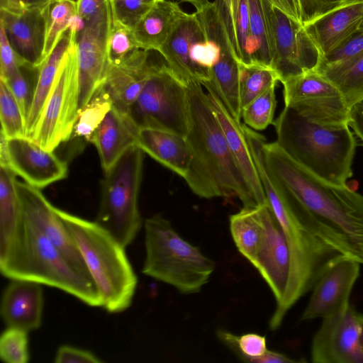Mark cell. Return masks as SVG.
I'll use <instances>...</instances> for the list:
<instances>
[{"label":"cell","mask_w":363,"mask_h":363,"mask_svg":"<svg viewBox=\"0 0 363 363\" xmlns=\"http://www.w3.org/2000/svg\"><path fill=\"white\" fill-rule=\"evenodd\" d=\"M250 35L248 0H241L233 45L234 52L239 63L241 62L245 43Z\"/></svg>","instance_id":"cell-45"},{"label":"cell","mask_w":363,"mask_h":363,"mask_svg":"<svg viewBox=\"0 0 363 363\" xmlns=\"http://www.w3.org/2000/svg\"><path fill=\"white\" fill-rule=\"evenodd\" d=\"M204 39L205 33L196 12L190 13L184 11L158 52L184 82L199 83L189 53L192 44Z\"/></svg>","instance_id":"cell-25"},{"label":"cell","mask_w":363,"mask_h":363,"mask_svg":"<svg viewBox=\"0 0 363 363\" xmlns=\"http://www.w3.org/2000/svg\"><path fill=\"white\" fill-rule=\"evenodd\" d=\"M25 9L21 0H0V9L21 13Z\"/></svg>","instance_id":"cell-52"},{"label":"cell","mask_w":363,"mask_h":363,"mask_svg":"<svg viewBox=\"0 0 363 363\" xmlns=\"http://www.w3.org/2000/svg\"><path fill=\"white\" fill-rule=\"evenodd\" d=\"M77 30L79 29L74 20L39 67L34 99L26 123V138L31 136L36 127L62 61L69 48L74 33Z\"/></svg>","instance_id":"cell-28"},{"label":"cell","mask_w":363,"mask_h":363,"mask_svg":"<svg viewBox=\"0 0 363 363\" xmlns=\"http://www.w3.org/2000/svg\"><path fill=\"white\" fill-rule=\"evenodd\" d=\"M275 87H271L242 109L241 118L245 125L257 131L273 123L277 106Z\"/></svg>","instance_id":"cell-39"},{"label":"cell","mask_w":363,"mask_h":363,"mask_svg":"<svg viewBox=\"0 0 363 363\" xmlns=\"http://www.w3.org/2000/svg\"><path fill=\"white\" fill-rule=\"evenodd\" d=\"M138 49L140 48L133 29L125 26L112 16L107 43L108 63L118 65Z\"/></svg>","instance_id":"cell-40"},{"label":"cell","mask_w":363,"mask_h":363,"mask_svg":"<svg viewBox=\"0 0 363 363\" xmlns=\"http://www.w3.org/2000/svg\"><path fill=\"white\" fill-rule=\"evenodd\" d=\"M280 82L276 70L260 63H239V94L241 109ZM242 112V111H241Z\"/></svg>","instance_id":"cell-32"},{"label":"cell","mask_w":363,"mask_h":363,"mask_svg":"<svg viewBox=\"0 0 363 363\" xmlns=\"http://www.w3.org/2000/svg\"><path fill=\"white\" fill-rule=\"evenodd\" d=\"M112 21L110 1L94 16L84 21L76 34L79 70V110L102 83L108 66L107 43Z\"/></svg>","instance_id":"cell-12"},{"label":"cell","mask_w":363,"mask_h":363,"mask_svg":"<svg viewBox=\"0 0 363 363\" xmlns=\"http://www.w3.org/2000/svg\"><path fill=\"white\" fill-rule=\"evenodd\" d=\"M116 0H109L110 2H113V1H115Z\"/></svg>","instance_id":"cell-58"},{"label":"cell","mask_w":363,"mask_h":363,"mask_svg":"<svg viewBox=\"0 0 363 363\" xmlns=\"http://www.w3.org/2000/svg\"><path fill=\"white\" fill-rule=\"evenodd\" d=\"M360 313L347 303L323 318L312 339L315 363H363L359 346Z\"/></svg>","instance_id":"cell-13"},{"label":"cell","mask_w":363,"mask_h":363,"mask_svg":"<svg viewBox=\"0 0 363 363\" xmlns=\"http://www.w3.org/2000/svg\"><path fill=\"white\" fill-rule=\"evenodd\" d=\"M195 12L206 38L216 41L221 49L220 60L210 71V81L203 86L212 89L230 113L241 121L239 62L233 50L224 6L220 0H214Z\"/></svg>","instance_id":"cell-11"},{"label":"cell","mask_w":363,"mask_h":363,"mask_svg":"<svg viewBox=\"0 0 363 363\" xmlns=\"http://www.w3.org/2000/svg\"><path fill=\"white\" fill-rule=\"evenodd\" d=\"M9 246L0 253L1 274L9 279L32 281L62 290L85 304L102 308L96 284L79 274L37 226L23 213Z\"/></svg>","instance_id":"cell-4"},{"label":"cell","mask_w":363,"mask_h":363,"mask_svg":"<svg viewBox=\"0 0 363 363\" xmlns=\"http://www.w3.org/2000/svg\"><path fill=\"white\" fill-rule=\"evenodd\" d=\"M16 176L7 166L0 165V252L12 242L23 220Z\"/></svg>","instance_id":"cell-30"},{"label":"cell","mask_w":363,"mask_h":363,"mask_svg":"<svg viewBox=\"0 0 363 363\" xmlns=\"http://www.w3.org/2000/svg\"><path fill=\"white\" fill-rule=\"evenodd\" d=\"M207 98L221 126L230 154L242 174L257 206L267 201L244 132L243 123L235 119L225 108L216 93L210 87Z\"/></svg>","instance_id":"cell-21"},{"label":"cell","mask_w":363,"mask_h":363,"mask_svg":"<svg viewBox=\"0 0 363 363\" xmlns=\"http://www.w3.org/2000/svg\"><path fill=\"white\" fill-rule=\"evenodd\" d=\"M151 52L138 49L121 63L108 64L102 84L121 111L128 113L156 65Z\"/></svg>","instance_id":"cell-20"},{"label":"cell","mask_w":363,"mask_h":363,"mask_svg":"<svg viewBox=\"0 0 363 363\" xmlns=\"http://www.w3.org/2000/svg\"><path fill=\"white\" fill-rule=\"evenodd\" d=\"M1 133L6 138L26 137V121L7 84L0 79Z\"/></svg>","instance_id":"cell-37"},{"label":"cell","mask_w":363,"mask_h":363,"mask_svg":"<svg viewBox=\"0 0 363 363\" xmlns=\"http://www.w3.org/2000/svg\"><path fill=\"white\" fill-rule=\"evenodd\" d=\"M41 285L28 280H11L3 291L0 305L1 316L6 327L29 333L41 326L44 306Z\"/></svg>","instance_id":"cell-23"},{"label":"cell","mask_w":363,"mask_h":363,"mask_svg":"<svg viewBox=\"0 0 363 363\" xmlns=\"http://www.w3.org/2000/svg\"><path fill=\"white\" fill-rule=\"evenodd\" d=\"M248 3L250 31L262 44L259 62L272 66L276 50L272 6L267 0H248Z\"/></svg>","instance_id":"cell-31"},{"label":"cell","mask_w":363,"mask_h":363,"mask_svg":"<svg viewBox=\"0 0 363 363\" xmlns=\"http://www.w3.org/2000/svg\"><path fill=\"white\" fill-rule=\"evenodd\" d=\"M275 9L280 11L296 23L303 26V9L301 0H267Z\"/></svg>","instance_id":"cell-48"},{"label":"cell","mask_w":363,"mask_h":363,"mask_svg":"<svg viewBox=\"0 0 363 363\" xmlns=\"http://www.w3.org/2000/svg\"><path fill=\"white\" fill-rule=\"evenodd\" d=\"M45 9V41L44 60L52 51L63 33L71 26L77 16L74 0H52Z\"/></svg>","instance_id":"cell-35"},{"label":"cell","mask_w":363,"mask_h":363,"mask_svg":"<svg viewBox=\"0 0 363 363\" xmlns=\"http://www.w3.org/2000/svg\"><path fill=\"white\" fill-rule=\"evenodd\" d=\"M143 151L133 145L106 172L96 221L124 247L130 245L143 225L138 195L143 176Z\"/></svg>","instance_id":"cell-7"},{"label":"cell","mask_w":363,"mask_h":363,"mask_svg":"<svg viewBox=\"0 0 363 363\" xmlns=\"http://www.w3.org/2000/svg\"><path fill=\"white\" fill-rule=\"evenodd\" d=\"M139 130L128 113L121 111L113 106L94 133L90 141L97 149L104 172L128 149L136 145Z\"/></svg>","instance_id":"cell-24"},{"label":"cell","mask_w":363,"mask_h":363,"mask_svg":"<svg viewBox=\"0 0 363 363\" xmlns=\"http://www.w3.org/2000/svg\"><path fill=\"white\" fill-rule=\"evenodd\" d=\"M38 71L39 67L26 63L9 79H3L18 101L26 123L34 99Z\"/></svg>","instance_id":"cell-38"},{"label":"cell","mask_w":363,"mask_h":363,"mask_svg":"<svg viewBox=\"0 0 363 363\" xmlns=\"http://www.w3.org/2000/svg\"><path fill=\"white\" fill-rule=\"evenodd\" d=\"M281 83L284 106L320 125H349L350 108L342 92L318 69L286 78Z\"/></svg>","instance_id":"cell-10"},{"label":"cell","mask_w":363,"mask_h":363,"mask_svg":"<svg viewBox=\"0 0 363 363\" xmlns=\"http://www.w3.org/2000/svg\"><path fill=\"white\" fill-rule=\"evenodd\" d=\"M361 2H363V0H342L338 7Z\"/></svg>","instance_id":"cell-56"},{"label":"cell","mask_w":363,"mask_h":363,"mask_svg":"<svg viewBox=\"0 0 363 363\" xmlns=\"http://www.w3.org/2000/svg\"><path fill=\"white\" fill-rule=\"evenodd\" d=\"M272 124L278 145L315 176L337 185L352 176L356 140L349 125H320L289 106Z\"/></svg>","instance_id":"cell-3"},{"label":"cell","mask_w":363,"mask_h":363,"mask_svg":"<svg viewBox=\"0 0 363 363\" xmlns=\"http://www.w3.org/2000/svg\"><path fill=\"white\" fill-rule=\"evenodd\" d=\"M266 167L277 184L318 220L342 235L363 264V196L346 184L315 176L276 142L263 145Z\"/></svg>","instance_id":"cell-2"},{"label":"cell","mask_w":363,"mask_h":363,"mask_svg":"<svg viewBox=\"0 0 363 363\" xmlns=\"http://www.w3.org/2000/svg\"><path fill=\"white\" fill-rule=\"evenodd\" d=\"M216 336L240 360L245 362L257 363L259 358L269 351L266 337L258 333H247L237 335L229 330L218 329Z\"/></svg>","instance_id":"cell-36"},{"label":"cell","mask_w":363,"mask_h":363,"mask_svg":"<svg viewBox=\"0 0 363 363\" xmlns=\"http://www.w3.org/2000/svg\"><path fill=\"white\" fill-rule=\"evenodd\" d=\"M354 259L344 257L332 264L312 289L309 301L301 321L323 318L349 303V298L360 273Z\"/></svg>","instance_id":"cell-17"},{"label":"cell","mask_w":363,"mask_h":363,"mask_svg":"<svg viewBox=\"0 0 363 363\" xmlns=\"http://www.w3.org/2000/svg\"><path fill=\"white\" fill-rule=\"evenodd\" d=\"M108 0H77V16L86 21L96 14Z\"/></svg>","instance_id":"cell-49"},{"label":"cell","mask_w":363,"mask_h":363,"mask_svg":"<svg viewBox=\"0 0 363 363\" xmlns=\"http://www.w3.org/2000/svg\"><path fill=\"white\" fill-rule=\"evenodd\" d=\"M181 2H186L194 6L196 9H199L207 4L210 0H179Z\"/></svg>","instance_id":"cell-54"},{"label":"cell","mask_w":363,"mask_h":363,"mask_svg":"<svg viewBox=\"0 0 363 363\" xmlns=\"http://www.w3.org/2000/svg\"><path fill=\"white\" fill-rule=\"evenodd\" d=\"M275 35V55L272 67L280 82L304 72L317 69L321 57L308 36L303 26L272 6Z\"/></svg>","instance_id":"cell-15"},{"label":"cell","mask_w":363,"mask_h":363,"mask_svg":"<svg viewBox=\"0 0 363 363\" xmlns=\"http://www.w3.org/2000/svg\"><path fill=\"white\" fill-rule=\"evenodd\" d=\"M21 1H22L23 4V1H24V0H21ZM23 6H24V5H23Z\"/></svg>","instance_id":"cell-60"},{"label":"cell","mask_w":363,"mask_h":363,"mask_svg":"<svg viewBox=\"0 0 363 363\" xmlns=\"http://www.w3.org/2000/svg\"><path fill=\"white\" fill-rule=\"evenodd\" d=\"M78 31V30H77ZM76 31L59 68L36 127L29 138L54 151L72 135L79 111V70Z\"/></svg>","instance_id":"cell-9"},{"label":"cell","mask_w":363,"mask_h":363,"mask_svg":"<svg viewBox=\"0 0 363 363\" xmlns=\"http://www.w3.org/2000/svg\"><path fill=\"white\" fill-rule=\"evenodd\" d=\"M221 1L223 2L224 8L225 9L228 26L233 47L236 31L237 20L241 0H221Z\"/></svg>","instance_id":"cell-50"},{"label":"cell","mask_w":363,"mask_h":363,"mask_svg":"<svg viewBox=\"0 0 363 363\" xmlns=\"http://www.w3.org/2000/svg\"><path fill=\"white\" fill-rule=\"evenodd\" d=\"M128 114L139 128L186 136L189 128L187 83L165 63L155 66Z\"/></svg>","instance_id":"cell-8"},{"label":"cell","mask_w":363,"mask_h":363,"mask_svg":"<svg viewBox=\"0 0 363 363\" xmlns=\"http://www.w3.org/2000/svg\"><path fill=\"white\" fill-rule=\"evenodd\" d=\"M113 106V101L101 83L88 103L78 111L72 138L90 143L94 133Z\"/></svg>","instance_id":"cell-34"},{"label":"cell","mask_w":363,"mask_h":363,"mask_svg":"<svg viewBox=\"0 0 363 363\" xmlns=\"http://www.w3.org/2000/svg\"><path fill=\"white\" fill-rule=\"evenodd\" d=\"M150 1H156V0H150Z\"/></svg>","instance_id":"cell-59"},{"label":"cell","mask_w":363,"mask_h":363,"mask_svg":"<svg viewBox=\"0 0 363 363\" xmlns=\"http://www.w3.org/2000/svg\"><path fill=\"white\" fill-rule=\"evenodd\" d=\"M348 124L363 144V100L350 108Z\"/></svg>","instance_id":"cell-51"},{"label":"cell","mask_w":363,"mask_h":363,"mask_svg":"<svg viewBox=\"0 0 363 363\" xmlns=\"http://www.w3.org/2000/svg\"><path fill=\"white\" fill-rule=\"evenodd\" d=\"M28 332L6 327L0 337V359L6 363H27L30 359Z\"/></svg>","instance_id":"cell-41"},{"label":"cell","mask_w":363,"mask_h":363,"mask_svg":"<svg viewBox=\"0 0 363 363\" xmlns=\"http://www.w3.org/2000/svg\"><path fill=\"white\" fill-rule=\"evenodd\" d=\"M153 3L150 0H116L110 2L113 17L132 29Z\"/></svg>","instance_id":"cell-43"},{"label":"cell","mask_w":363,"mask_h":363,"mask_svg":"<svg viewBox=\"0 0 363 363\" xmlns=\"http://www.w3.org/2000/svg\"><path fill=\"white\" fill-rule=\"evenodd\" d=\"M51 1L52 0H24L23 5L25 8L43 7Z\"/></svg>","instance_id":"cell-53"},{"label":"cell","mask_w":363,"mask_h":363,"mask_svg":"<svg viewBox=\"0 0 363 363\" xmlns=\"http://www.w3.org/2000/svg\"><path fill=\"white\" fill-rule=\"evenodd\" d=\"M45 7L26 8L21 13L0 9V26L10 45L22 59L35 67L44 60Z\"/></svg>","instance_id":"cell-19"},{"label":"cell","mask_w":363,"mask_h":363,"mask_svg":"<svg viewBox=\"0 0 363 363\" xmlns=\"http://www.w3.org/2000/svg\"><path fill=\"white\" fill-rule=\"evenodd\" d=\"M359 32L363 33V21H362V22L361 23L360 27H359Z\"/></svg>","instance_id":"cell-57"},{"label":"cell","mask_w":363,"mask_h":363,"mask_svg":"<svg viewBox=\"0 0 363 363\" xmlns=\"http://www.w3.org/2000/svg\"><path fill=\"white\" fill-rule=\"evenodd\" d=\"M360 320V333H359V346L361 349V352L363 356V314H360L359 315Z\"/></svg>","instance_id":"cell-55"},{"label":"cell","mask_w":363,"mask_h":363,"mask_svg":"<svg viewBox=\"0 0 363 363\" xmlns=\"http://www.w3.org/2000/svg\"><path fill=\"white\" fill-rule=\"evenodd\" d=\"M362 56L363 33L358 32L339 48L322 57L318 68L347 65Z\"/></svg>","instance_id":"cell-42"},{"label":"cell","mask_w":363,"mask_h":363,"mask_svg":"<svg viewBox=\"0 0 363 363\" xmlns=\"http://www.w3.org/2000/svg\"><path fill=\"white\" fill-rule=\"evenodd\" d=\"M265 235L259 257L254 267L270 289L275 307L284 300L289 274V252L281 225L267 201L259 205Z\"/></svg>","instance_id":"cell-18"},{"label":"cell","mask_w":363,"mask_h":363,"mask_svg":"<svg viewBox=\"0 0 363 363\" xmlns=\"http://www.w3.org/2000/svg\"><path fill=\"white\" fill-rule=\"evenodd\" d=\"M301 1L303 9V24H305L337 8L342 0Z\"/></svg>","instance_id":"cell-47"},{"label":"cell","mask_w":363,"mask_h":363,"mask_svg":"<svg viewBox=\"0 0 363 363\" xmlns=\"http://www.w3.org/2000/svg\"><path fill=\"white\" fill-rule=\"evenodd\" d=\"M144 231L143 274L172 286L182 294L200 292L216 269L214 261L182 237L160 214L145 220Z\"/></svg>","instance_id":"cell-6"},{"label":"cell","mask_w":363,"mask_h":363,"mask_svg":"<svg viewBox=\"0 0 363 363\" xmlns=\"http://www.w3.org/2000/svg\"><path fill=\"white\" fill-rule=\"evenodd\" d=\"M136 145L182 177L188 173L192 157L186 137L158 129L140 128Z\"/></svg>","instance_id":"cell-26"},{"label":"cell","mask_w":363,"mask_h":363,"mask_svg":"<svg viewBox=\"0 0 363 363\" xmlns=\"http://www.w3.org/2000/svg\"><path fill=\"white\" fill-rule=\"evenodd\" d=\"M201 86L198 82L187 83L189 128L185 137L192 159L184 179L201 198H237L244 207L257 206Z\"/></svg>","instance_id":"cell-1"},{"label":"cell","mask_w":363,"mask_h":363,"mask_svg":"<svg viewBox=\"0 0 363 363\" xmlns=\"http://www.w3.org/2000/svg\"><path fill=\"white\" fill-rule=\"evenodd\" d=\"M318 70L337 86L350 108L363 100V56L347 65Z\"/></svg>","instance_id":"cell-33"},{"label":"cell","mask_w":363,"mask_h":363,"mask_svg":"<svg viewBox=\"0 0 363 363\" xmlns=\"http://www.w3.org/2000/svg\"><path fill=\"white\" fill-rule=\"evenodd\" d=\"M362 21L361 2L336 8L303 24V28L322 58L358 33Z\"/></svg>","instance_id":"cell-22"},{"label":"cell","mask_w":363,"mask_h":363,"mask_svg":"<svg viewBox=\"0 0 363 363\" xmlns=\"http://www.w3.org/2000/svg\"><path fill=\"white\" fill-rule=\"evenodd\" d=\"M183 11L178 1H155L133 28L138 48L158 52Z\"/></svg>","instance_id":"cell-27"},{"label":"cell","mask_w":363,"mask_h":363,"mask_svg":"<svg viewBox=\"0 0 363 363\" xmlns=\"http://www.w3.org/2000/svg\"><path fill=\"white\" fill-rule=\"evenodd\" d=\"M0 165L39 189L66 178L68 172L65 162L26 137L6 138V155Z\"/></svg>","instance_id":"cell-16"},{"label":"cell","mask_w":363,"mask_h":363,"mask_svg":"<svg viewBox=\"0 0 363 363\" xmlns=\"http://www.w3.org/2000/svg\"><path fill=\"white\" fill-rule=\"evenodd\" d=\"M229 226L238 250L255 267L262 252L265 235L259 206H242L238 212L230 216Z\"/></svg>","instance_id":"cell-29"},{"label":"cell","mask_w":363,"mask_h":363,"mask_svg":"<svg viewBox=\"0 0 363 363\" xmlns=\"http://www.w3.org/2000/svg\"><path fill=\"white\" fill-rule=\"evenodd\" d=\"M16 184L24 216L40 229L79 274L94 283L74 239L56 213L55 206L39 189L18 180Z\"/></svg>","instance_id":"cell-14"},{"label":"cell","mask_w":363,"mask_h":363,"mask_svg":"<svg viewBox=\"0 0 363 363\" xmlns=\"http://www.w3.org/2000/svg\"><path fill=\"white\" fill-rule=\"evenodd\" d=\"M26 63L11 47L0 26V79L7 80Z\"/></svg>","instance_id":"cell-44"},{"label":"cell","mask_w":363,"mask_h":363,"mask_svg":"<svg viewBox=\"0 0 363 363\" xmlns=\"http://www.w3.org/2000/svg\"><path fill=\"white\" fill-rule=\"evenodd\" d=\"M54 362L55 363H100L103 361L87 350L62 345L57 348Z\"/></svg>","instance_id":"cell-46"},{"label":"cell","mask_w":363,"mask_h":363,"mask_svg":"<svg viewBox=\"0 0 363 363\" xmlns=\"http://www.w3.org/2000/svg\"><path fill=\"white\" fill-rule=\"evenodd\" d=\"M86 263L102 298V308L118 313L130 307L138 277L124 247L96 221H90L55 207Z\"/></svg>","instance_id":"cell-5"}]
</instances>
